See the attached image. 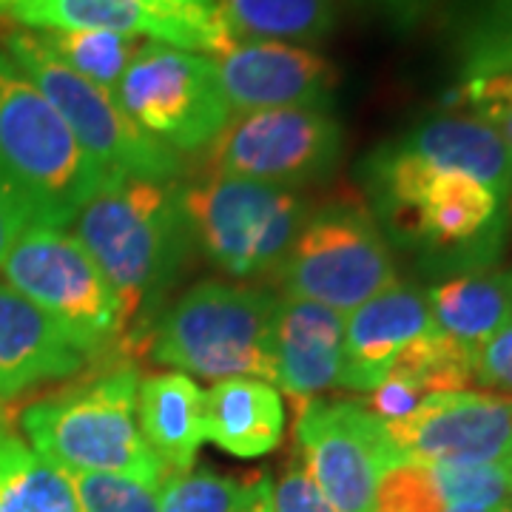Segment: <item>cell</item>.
Instances as JSON below:
<instances>
[{
  "instance_id": "obj_1",
  "label": "cell",
  "mask_w": 512,
  "mask_h": 512,
  "mask_svg": "<svg viewBox=\"0 0 512 512\" xmlns=\"http://www.w3.org/2000/svg\"><path fill=\"white\" fill-rule=\"evenodd\" d=\"M72 222L74 237L114 291L120 345L131 348L151 336L154 313L183 271L191 245L180 185L117 177L100 185Z\"/></svg>"
},
{
  "instance_id": "obj_2",
  "label": "cell",
  "mask_w": 512,
  "mask_h": 512,
  "mask_svg": "<svg viewBox=\"0 0 512 512\" xmlns=\"http://www.w3.org/2000/svg\"><path fill=\"white\" fill-rule=\"evenodd\" d=\"M140 373L114 367L23 410L32 450L63 473H111L163 487L165 470L137 421Z\"/></svg>"
},
{
  "instance_id": "obj_3",
  "label": "cell",
  "mask_w": 512,
  "mask_h": 512,
  "mask_svg": "<svg viewBox=\"0 0 512 512\" xmlns=\"http://www.w3.org/2000/svg\"><path fill=\"white\" fill-rule=\"evenodd\" d=\"M0 174L29 202L37 225H72L103 171L77 146L57 109L6 52H0Z\"/></svg>"
},
{
  "instance_id": "obj_4",
  "label": "cell",
  "mask_w": 512,
  "mask_h": 512,
  "mask_svg": "<svg viewBox=\"0 0 512 512\" xmlns=\"http://www.w3.org/2000/svg\"><path fill=\"white\" fill-rule=\"evenodd\" d=\"M279 296L234 282H200L168 308L148 345L157 365L202 379L274 382L271 333Z\"/></svg>"
},
{
  "instance_id": "obj_5",
  "label": "cell",
  "mask_w": 512,
  "mask_h": 512,
  "mask_svg": "<svg viewBox=\"0 0 512 512\" xmlns=\"http://www.w3.org/2000/svg\"><path fill=\"white\" fill-rule=\"evenodd\" d=\"M6 55L32 77V83L69 126L77 146L86 151L106 180H174L180 174L177 151L137 126L114 94L63 66L40 43L37 32H12L6 37Z\"/></svg>"
},
{
  "instance_id": "obj_6",
  "label": "cell",
  "mask_w": 512,
  "mask_h": 512,
  "mask_svg": "<svg viewBox=\"0 0 512 512\" xmlns=\"http://www.w3.org/2000/svg\"><path fill=\"white\" fill-rule=\"evenodd\" d=\"M191 242L237 279L279 271L305 225V202L291 188L208 174L180 185Z\"/></svg>"
},
{
  "instance_id": "obj_7",
  "label": "cell",
  "mask_w": 512,
  "mask_h": 512,
  "mask_svg": "<svg viewBox=\"0 0 512 512\" xmlns=\"http://www.w3.org/2000/svg\"><path fill=\"white\" fill-rule=\"evenodd\" d=\"M367 171L384 220L407 242L464 251L501 231V197L473 177L436 171L396 143L379 148Z\"/></svg>"
},
{
  "instance_id": "obj_8",
  "label": "cell",
  "mask_w": 512,
  "mask_h": 512,
  "mask_svg": "<svg viewBox=\"0 0 512 512\" xmlns=\"http://www.w3.org/2000/svg\"><path fill=\"white\" fill-rule=\"evenodd\" d=\"M279 276L285 296L342 316L399 282L382 228L370 208L350 200L330 202L305 220Z\"/></svg>"
},
{
  "instance_id": "obj_9",
  "label": "cell",
  "mask_w": 512,
  "mask_h": 512,
  "mask_svg": "<svg viewBox=\"0 0 512 512\" xmlns=\"http://www.w3.org/2000/svg\"><path fill=\"white\" fill-rule=\"evenodd\" d=\"M0 274L9 288L49 313L86 356L120 345L114 291L66 228L32 222L9 248Z\"/></svg>"
},
{
  "instance_id": "obj_10",
  "label": "cell",
  "mask_w": 512,
  "mask_h": 512,
  "mask_svg": "<svg viewBox=\"0 0 512 512\" xmlns=\"http://www.w3.org/2000/svg\"><path fill=\"white\" fill-rule=\"evenodd\" d=\"M128 117L171 151L211 146L231 120L214 57L143 43L117 86Z\"/></svg>"
},
{
  "instance_id": "obj_11",
  "label": "cell",
  "mask_w": 512,
  "mask_h": 512,
  "mask_svg": "<svg viewBox=\"0 0 512 512\" xmlns=\"http://www.w3.org/2000/svg\"><path fill=\"white\" fill-rule=\"evenodd\" d=\"M339 151L342 126L328 109L251 111L208 146V171L285 188L322 177Z\"/></svg>"
},
{
  "instance_id": "obj_12",
  "label": "cell",
  "mask_w": 512,
  "mask_h": 512,
  "mask_svg": "<svg viewBox=\"0 0 512 512\" xmlns=\"http://www.w3.org/2000/svg\"><path fill=\"white\" fill-rule=\"evenodd\" d=\"M296 458L336 512H373L376 484L393 464L384 424L362 402H305L293 421Z\"/></svg>"
},
{
  "instance_id": "obj_13",
  "label": "cell",
  "mask_w": 512,
  "mask_h": 512,
  "mask_svg": "<svg viewBox=\"0 0 512 512\" xmlns=\"http://www.w3.org/2000/svg\"><path fill=\"white\" fill-rule=\"evenodd\" d=\"M6 15L32 32L97 29L211 55L234 46L217 0H18Z\"/></svg>"
},
{
  "instance_id": "obj_14",
  "label": "cell",
  "mask_w": 512,
  "mask_h": 512,
  "mask_svg": "<svg viewBox=\"0 0 512 512\" xmlns=\"http://www.w3.org/2000/svg\"><path fill=\"white\" fill-rule=\"evenodd\" d=\"M384 439L393 464H501L512 456V399L473 390L430 396L413 416L384 424Z\"/></svg>"
},
{
  "instance_id": "obj_15",
  "label": "cell",
  "mask_w": 512,
  "mask_h": 512,
  "mask_svg": "<svg viewBox=\"0 0 512 512\" xmlns=\"http://www.w3.org/2000/svg\"><path fill=\"white\" fill-rule=\"evenodd\" d=\"M231 111L328 109L336 89V66L299 43L239 40L214 57Z\"/></svg>"
},
{
  "instance_id": "obj_16",
  "label": "cell",
  "mask_w": 512,
  "mask_h": 512,
  "mask_svg": "<svg viewBox=\"0 0 512 512\" xmlns=\"http://www.w3.org/2000/svg\"><path fill=\"white\" fill-rule=\"evenodd\" d=\"M436 328L427 293L396 282L345 316L339 387L370 393L407 345Z\"/></svg>"
},
{
  "instance_id": "obj_17",
  "label": "cell",
  "mask_w": 512,
  "mask_h": 512,
  "mask_svg": "<svg viewBox=\"0 0 512 512\" xmlns=\"http://www.w3.org/2000/svg\"><path fill=\"white\" fill-rule=\"evenodd\" d=\"M345 316L308 299H279L271 333L274 382L296 407L339 387Z\"/></svg>"
},
{
  "instance_id": "obj_18",
  "label": "cell",
  "mask_w": 512,
  "mask_h": 512,
  "mask_svg": "<svg viewBox=\"0 0 512 512\" xmlns=\"http://www.w3.org/2000/svg\"><path fill=\"white\" fill-rule=\"evenodd\" d=\"M89 356L49 313L0 282V402L77 373Z\"/></svg>"
},
{
  "instance_id": "obj_19",
  "label": "cell",
  "mask_w": 512,
  "mask_h": 512,
  "mask_svg": "<svg viewBox=\"0 0 512 512\" xmlns=\"http://www.w3.org/2000/svg\"><path fill=\"white\" fill-rule=\"evenodd\" d=\"M404 154L436 171H456L507 200L512 191V148L478 114L450 111L421 120L396 143Z\"/></svg>"
},
{
  "instance_id": "obj_20",
  "label": "cell",
  "mask_w": 512,
  "mask_h": 512,
  "mask_svg": "<svg viewBox=\"0 0 512 512\" xmlns=\"http://www.w3.org/2000/svg\"><path fill=\"white\" fill-rule=\"evenodd\" d=\"M205 390L185 373H157L140 379L137 421L165 478L188 473L205 441Z\"/></svg>"
},
{
  "instance_id": "obj_21",
  "label": "cell",
  "mask_w": 512,
  "mask_h": 512,
  "mask_svg": "<svg viewBox=\"0 0 512 512\" xmlns=\"http://www.w3.org/2000/svg\"><path fill=\"white\" fill-rule=\"evenodd\" d=\"M205 441L237 458L274 453L285 430V404L271 382L222 379L205 393Z\"/></svg>"
},
{
  "instance_id": "obj_22",
  "label": "cell",
  "mask_w": 512,
  "mask_h": 512,
  "mask_svg": "<svg viewBox=\"0 0 512 512\" xmlns=\"http://www.w3.org/2000/svg\"><path fill=\"white\" fill-rule=\"evenodd\" d=\"M436 328L478 350L490 336L512 322L510 271L458 274L427 291Z\"/></svg>"
},
{
  "instance_id": "obj_23",
  "label": "cell",
  "mask_w": 512,
  "mask_h": 512,
  "mask_svg": "<svg viewBox=\"0 0 512 512\" xmlns=\"http://www.w3.org/2000/svg\"><path fill=\"white\" fill-rule=\"evenodd\" d=\"M228 35L239 40H322L336 23L333 0H217Z\"/></svg>"
},
{
  "instance_id": "obj_24",
  "label": "cell",
  "mask_w": 512,
  "mask_h": 512,
  "mask_svg": "<svg viewBox=\"0 0 512 512\" xmlns=\"http://www.w3.org/2000/svg\"><path fill=\"white\" fill-rule=\"evenodd\" d=\"M0 512H83L63 470L0 427Z\"/></svg>"
},
{
  "instance_id": "obj_25",
  "label": "cell",
  "mask_w": 512,
  "mask_h": 512,
  "mask_svg": "<svg viewBox=\"0 0 512 512\" xmlns=\"http://www.w3.org/2000/svg\"><path fill=\"white\" fill-rule=\"evenodd\" d=\"M476 350L461 345L444 330L433 328L416 339L413 345L399 353V359L387 373H399L413 382L421 393L441 396V393H464L476 384Z\"/></svg>"
},
{
  "instance_id": "obj_26",
  "label": "cell",
  "mask_w": 512,
  "mask_h": 512,
  "mask_svg": "<svg viewBox=\"0 0 512 512\" xmlns=\"http://www.w3.org/2000/svg\"><path fill=\"white\" fill-rule=\"evenodd\" d=\"M40 43L69 66L74 74L106 89L117 97V86L126 74L128 63L140 52L146 40L97 32V29H72V32H37ZM151 43V40H148Z\"/></svg>"
},
{
  "instance_id": "obj_27",
  "label": "cell",
  "mask_w": 512,
  "mask_h": 512,
  "mask_svg": "<svg viewBox=\"0 0 512 512\" xmlns=\"http://www.w3.org/2000/svg\"><path fill=\"white\" fill-rule=\"evenodd\" d=\"M265 476L237 478L214 470H188L165 478L160 487V512H242Z\"/></svg>"
},
{
  "instance_id": "obj_28",
  "label": "cell",
  "mask_w": 512,
  "mask_h": 512,
  "mask_svg": "<svg viewBox=\"0 0 512 512\" xmlns=\"http://www.w3.org/2000/svg\"><path fill=\"white\" fill-rule=\"evenodd\" d=\"M464 80L512 74V0H487L461 40Z\"/></svg>"
},
{
  "instance_id": "obj_29",
  "label": "cell",
  "mask_w": 512,
  "mask_h": 512,
  "mask_svg": "<svg viewBox=\"0 0 512 512\" xmlns=\"http://www.w3.org/2000/svg\"><path fill=\"white\" fill-rule=\"evenodd\" d=\"M447 507L464 510H507L512 507V481L501 464H439L433 467Z\"/></svg>"
},
{
  "instance_id": "obj_30",
  "label": "cell",
  "mask_w": 512,
  "mask_h": 512,
  "mask_svg": "<svg viewBox=\"0 0 512 512\" xmlns=\"http://www.w3.org/2000/svg\"><path fill=\"white\" fill-rule=\"evenodd\" d=\"M83 512H160V484L111 473H66Z\"/></svg>"
},
{
  "instance_id": "obj_31",
  "label": "cell",
  "mask_w": 512,
  "mask_h": 512,
  "mask_svg": "<svg viewBox=\"0 0 512 512\" xmlns=\"http://www.w3.org/2000/svg\"><path fill=\"white\" fill-rule=\"evenodd\" d=\"M373 512H447L433 467L419 461L390 464L376 484Z\"/></svg>"
},
{
  "instance_id": "obj_32",
  "label": "cell",
  "mask_w": 512,
  "mask_h": 512,
  "mask_svg": "<svg viewBox=\"0 0 512 512\" xmlns=\"http://www.w3.org/2000/svg\"><path fill=\"white\" fill-rule=\"evenodd\" d=\"M447 103L473 109V114L487 120L512 148V74L464 80L456 92L447 97Z\"/></svg>"
},
{
  "instance_id": "obj_33",
  "label": "cell",
  "mask_w": 512,
  "mask_h": 512,
  "mask_svg": "<svg viewBox=\"0 0 512 512\" xmlns=\"http://www.w3.org/2000/svg\"><path fill=\"white\" fill-rule=\"evenodd\" d=\"M424 399L427 396L421 393L416 384L407 382L399 373H387L382 382L367 393V402L362 404L367 407V413L376 416L382 424H393V421L413 416Z\"/></svg>"
},
{
  "instance_id": "obj_34",
  "label": "cell",
  "mask_w": 512,
  "mask_h": 512,
  "mask_svg": "<svg viewBox=\"0 0 512 512\" xmlns=\"http://www.w3.org/2000/svg\"><path fill=\"white\" fill-rule=\"evenodd\" d=\"M271 507L274 512H336L328 498L316 490L305 464L296 456L282 473L279 484L271 487Z\"/></svg>"
},
{
  "instance_id": "obj_35",
  "label": "cell",
  "mask_w": 512,
  "mask_h": 512,
  "mask_svg": "<svg viewBox=\"0 0 512 512\" xmlns=\"http://www.w3.org/2000/svg\"><path fill=\"white\" fill-rule=\"evenodd\" d=\"M476 384L512 393V322L476 350Z\"/></svg>"
},
{
  "instance_id": "obj_36",
  "label": "cell",
  "mask_w": 512,
  "mask_h": 512,
  "mask_svg": "<svg viewBox=\"0 0 512 512\" xmlns=\"http://www.w3.org/2000/svg\"><path fill=\"white\" fill-rule=\"evenodd\" d=\"M35 222V214L29 208V202L20 197L12 185L6 183V177L0 174V265L9 254V248L15 245V239Z\"/></svg>"
},
{
  "instance_id": "obj_37",
  "label": "cell",
  "mask_w": 512,
  "mask_h": 512,
  "mask_svg": "<svg viewBox=\"0 0 512 512\" xmlns=\"http://www.w3.org/2000/svg\"><path fill=\"white\" fill-rule=\"evenodd\" d=\"M370 3L379 6L384 15L393 18L396 23H413L427 9L430 0H370Z\"/></svg>"
},
{
  "instance_id": "obj_38",
  "label": "cell",
  "mask_w": 512,
  "mask_h": 512,
  "mask_svg": "<svg viewBox=\"0 0 512 512\" xmlns=\"http://www.w3.org/2000/svg\"><path fill=\"white\" fill-rule=\"evenodd\" d=\"M242 512H274V507H271V481H268V476L262 478L259 490H256V495L248 501V507Z\"/></svg>"
},
{
  "instance_id": "obj_39",
  "label": "cell",
  "mask_w": 512,
  "mask_h": 512,
  "mask_svg": "<svg viewBox=\"0 0 512 512\" xmlns=\"http://www.w3.org/2000/svg\"><path fill=\"white\" fill-rule=\"evenodd\" d=\"M447 512H512V507H507V510H464V507H447Z\"/></svg>"
},
{
  "instance_id": "obj_40",
  "label": "cell",
  "mask_w": 512,
  "mask_h": 512,
  "mask_svg": "<svg viewBox=\"0 0 512 512\" xmlns=\"http://www.w3.org/2000/svg\"><path fill=\"white\" fill-rule=\"evenodd\" d=\"M15 3H18V0H0V15H6Z\"/></svg>"
},
{
  "instance_id": "obj_41",
  "label": "cell",
  "mask_w": 512,
  "mask_h": 512,
  "mask_svg": "<svg viewBox=\"0 0 512 512\" xmlns=\"http://www.w3.org/2000/svg\"><path fill=\"white\" fill-rule=\"evenodd\" d=\"M504 467H507V473H510V481H512V456L504 461Z\"/></svg>"
},
{
  "instance_id": "obj_42",
  "label": "cell",
  "mask_w": 512,
  "mask_h": 512,
  "mask_svg": "<svg viewBox=\"0 0 512 512\" xmlns=\"http://www.w3.org/2000/svg\"><path fill=\"white\" fill-rule=\"evenodd\" d=\"M510 220H512V191H510Z\"/></svg>"
},
{
  "instance_id": "obj_43",
  "label": "cell",
  "mask_w": 512,
  "mask_h": 512,
  "mask_svg": "<svg viewBox=\"0 0 512 512\" xmlns=\"http://www.w3.org/2000/svg\"><path fill=\"white\" fill-rule=\"evenodd\" d=\"M0 413H3V402H0Z\"/></svg>"
}]
</instances>
